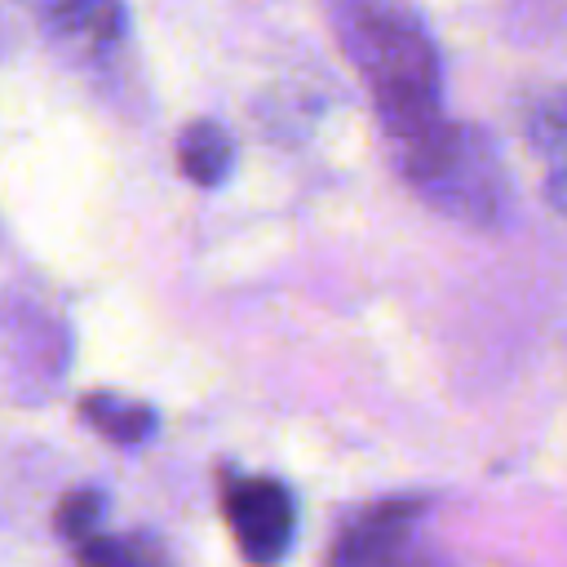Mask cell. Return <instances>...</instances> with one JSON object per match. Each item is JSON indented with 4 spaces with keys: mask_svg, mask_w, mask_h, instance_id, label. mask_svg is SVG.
<instances>
[{
    "mask_svg": "<svg viewBox=\"0 0 567 567\" xmlns=\"http://www.w3.org/2000/svg\"><path fill=\"white\" fill-rule=\"evenodd\" d=\"M527 142L532 151L540 155V190L549 199L554 213L567 217V89L549 93V97H536L527 106Z\"/></svg>",
    "mask_w": 567,
    "mask_h": 567,
    "instance_id": "obj_6",
    "label": "cell"
},
{
    "mask_svg": "<svg viewBox=\"0 0 567 567\" xmlns=\"http://www.w3.org/2000/svg\"><path fill=\"white\" fill-rule=\"evenodd\" d=\"M425 514V501L416 496H385L377 505H363L332 545V563L346 567H363V563H390L403 554V545L412 540L416 518Z\"/></svg>",
    "mask_w": 567,
    "mask_h": 567,
    "instance_id": "obj_5",
    "label": "cell"
},
{
    "mask_svg": "<svg viewBox=\"0 0 567 567\" xmlns=\"http://www.w3.org/2000/svg\"><path fill=\"white\" fill-rule=\"evenodd\" d=\"M403 182L443 217L465 226H496L509 213V177L496 142L478 124L439 120L430 133L390 146Z\"/></svg>",
    "mask_w": 567,
    "mask_h": 567,
    "instance_id": "obj_2",
    "label": "cell"
},
{
    "mask_svg": "<svg viewBox=\"0 0 567 567\" xmlns=\"http://www.w3.org/2000/svg\"><path fill=\"white\" fill-rule=\"evenodd\" d=\"M221 514L244 558L279 563L297 536V496L266 474H230L221 483Z\"/></svg>",
    "mask_w": 567,
    "mask_h": 567,
    "instance_id": "obj_3",
    "label": "cell"
},
{
    "mask_svg": "<svg viewBox=\"0 0 567 567\" xmlns=\"http://www.w3.org/2000/svg\"><path fill=\"white\" fill-rule=\"evenodd\" d=\"M102 518H106V496L93 492V487H80V492H71V496H62V505H58V514H53V527H58V536L71 540V549H75V545H84L89 536L102 532Z\"/></svg>",
    "mask_w": 567,
    "mask_h": 567,
    "instance_id": "obj_9",
    "label": "cell"
},
{
    "mask_svg": "<svg viewBox=\"0 0 567 567\" xmlns=\"http://www.w3.org/2000/svg\"><path fill=\"white\" fill-rule=\"evenodd\" d=\"M80 421H84L93 434H102L106 443H115V447H137V443H146V439L155 434V425H159V416H155L151 403L124 399V394H111V390H97V394L80 399Z\"/></svg>",
    "mask_w": 567,
    "mask_h": 567,
    "instance_id": "obj_8",
    "label": "cell"
},
{
    "mask_svg": "<svg viewBox=\"0 0 567 567\" xmlns=\"http://www.w3.org/2000/svg\"><path fill=\"white\" fill-rule=\"evenodd\" d=\"M177 168L195 186H221L235 173V137L217 120H190L177 133Z\"/></svg>",
    "mask_w": 567,
    "mask_h": 567,
    "instance_id": "obj_7",
    "label": "cell"
},
{
    "mask_svg": "<svg viewBox=\"0 0 567 567\" xmlns=\"http://www.w3.org/2000/svg\"><path fill=\"white\" fill-rule=\"evenodd\" d=\"M58 49L75 58L111 53L128 31L124 0H13Z\"/></svg>",
    "mask_w": 567,
    "mask_h": 567,
    "instance_id": "obj_4",
    "label": "cell"
},
{
    "mask_svg": "<svg viewBox=\"0 0 567 567\" xmlns=\"http://www.w3.org/2000/svg\"><path fill=\"white\" fill-rule=\"evenodd\" d=\"M332 31L363 75L390 146L430 133L443 111V62L425 18L408 0H332Z\"/></svg>",
    "mask_w": 567,
    "mask_h": 567,
    "instance_id": "obj_1",
    "label": "cell"
}]
</instances>
